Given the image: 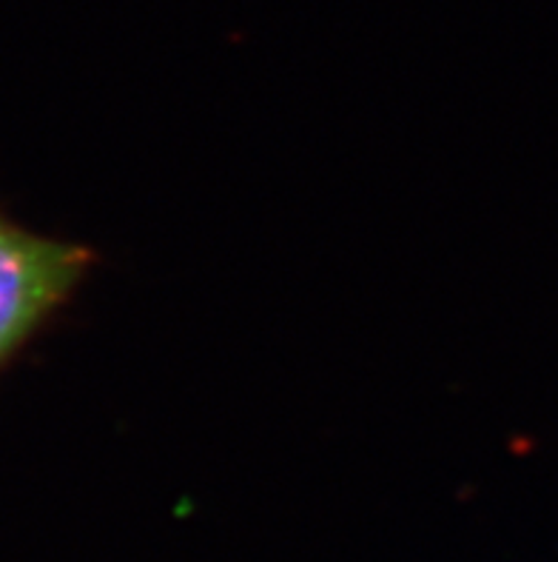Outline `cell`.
Listing matches in <instances>:
<instances>
[{
  "label": "cell",
  "mask_w": 558,
  "mask_h": 562,
  "mask_svg": "<svg viewBox=\"0 0 558 562\" xmlns=\"http://www.w3.org/2000/svg\"><path fill=\"white\" fill-rule=\"evenodd\" d=\"M92 266V251L35 235L0 212V366L64 306Z\"/></svg>",
  "instance_id": "1"
}]
</instances>
